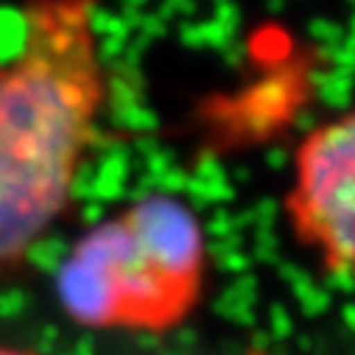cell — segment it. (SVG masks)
I'll list each match as a JSON object with an SVG mask.
<instances>
[{"label":"cell","mask_w":355,"mask_h":355,"mask_svg":"<svg viewBox=\"0 0 355 355\" xmlns=\"http://www.w3.org/2000/svg\"><path fill=\"white\" fill-rule=\"evenodd\" d=\"M98 0H28L0 64V277L62 216L107 101Z\"/></svg>","instance_id":"obj_1"},{"label":"cell","mask_w":355,"mask_h":355,"mask_svg":"<svg viewBox=\"0 0 355 355\" xmlns=\"http://www.w3.org/2000/svg\"><path fill=\"white\" fill-rule=\"evenodd\" d=\"M207 241L176 196L148 193L87 230L56 272L62 311L90 330L165 333L199 302Z\"/></svg>","instance_id":"obj_2"},{"label":"cell","mask_w":355,"mask_h":355,"mask_svg":"<svg viewBox=\"0 0 355 355\" xmlns=\"http://www.w3.org/2000/svg\"><path fill=\"white\" fill-rule=\"evenodd\" d=\"M355 121L349 112L316 126L297 148L286 199L294 235L330 275H347L355 252Z\"/></svg>","instance_id":"obj_3"},{"label":"cell","mask_w":355,"mask_h":355,"mask_svg":"<svg viewBox=\"0 0 355 355\" xmlns=\"http://www.w3.org/2000/svg\"><path fill=\"white\" fill-rule=\"evenodd\" d=\"M0 355H34L28 349H17V347H0Z\"/></svg>","instance_id":"obj_4"}]
</instances>
